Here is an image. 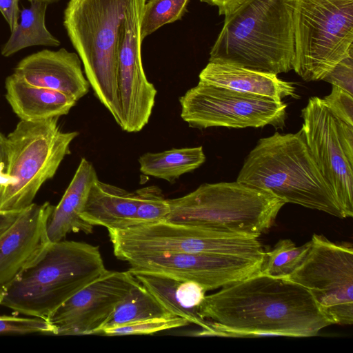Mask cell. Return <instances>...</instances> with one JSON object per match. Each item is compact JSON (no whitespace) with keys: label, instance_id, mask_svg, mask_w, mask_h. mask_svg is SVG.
<instances>
[{"label":"cell","instance_id":"484cf974","mask_svg":"<svg viewBox=\"0 0 353 353\" xmlns=\"http://www.w3.org/2000/svg\"><path fill=\"white\" fill-rule=\"evenodd\" d=\"M310 245V241L296 246L290 239L279 240L271 250L265 252L259 272L285 278L301 263Z\"/></svg>","mask_w":353,"mask_h":353},{"label":"cell","instance_id":"e0dca14e","mask_svg":"<svg viewBox=\"0 0 353 353\" xmlns=\"http://www.w3.org/2000/svg\"><path fill=\"white\" fill-rule=\"evenodd\" d=\"M13 74L30 85L63 92L77 101L90 87L79 55L64 48L43 50L28 56L17 64Z\"/></svg>","mask_w":353,"mask_h":353},{"label":"cell","instance_id":"2e32d148","mask_svg":"<svg viewBox=\"0 0 353 353\" xmlns=\"http://www.w3.org/2000/svg\"><path fill=\"white\" fill-rule=\"evenodd\" d=\"M54 207L49 202L32 203L0 236V290L50 243L47 225Z\"/></svg>","mask_w":353,"mask_h":353},{"label":"cell","instance_id":"7c38bea8","mask_svg":"<svg viewBox=\"0 0 353 353\" xmlns=\"http://www.w3.org/2000/svg\"><path fill=\"white\" fill-rule=\"evenodd\" d=\"M307 145L345 218L353 216V125L312 97L301 110Z\"/></svg>","mask_w":353,"mask_h":353},{"label":"cell","instance_id":"7402d4cb","mask_svg":"<svg viewBox=\"0 0 353 353\" xmlns=\"http://www.w3.org/2000/svg\"><path fill=\"white\" fill-rule=\"evenodd\" d=\"M6 99L21 121H36L68 114L77 101L51 89L30 85L14 74L5 83Z\"/></svg>","mask_w":353,"mask_h":353},{"label":"cell","instance_id":"4dcf8cb0","mask_svg":"<svg viewBox=\"0 0 353 353\" xmlns=\"http://www.w3.org/2000/svg\"><path fill=\"white\" fill-rule=\"evenodd\" d=\"M331 92L323 99L330 111L346 123L353 125V95L332 85Z\"/></svg>","mask_w":353,"mask_h":353},{"label":"cell","instance_id":"f1b7e54d","mask_svg":"<svg viewBox=\"0 0 353 353\" xmlns=\"http://www.w3.org/2000/svg\"><path fill=\"white\" fill-rule=\"evenodd\" d=\"M190 323L182 317L168 316L128 323L102 329L98 334L106 336L149 334L176 327H184Z\"/></svg>","mask_w":353,"mask_h":353},{"label":"cell","instance_id":"8d00e7d4","mask_svg":"<svg viewBox=\"0 0 353 353\" xmlns=\"http://www.w3.org/2000/svg\"><path fill=\"white\" fill-rule=\"evenodd\" d=\"M29 1H32V0H29ZM37 1H40L45 2V3H48V4H50V3L59 1L60 0H37Z\"/></svg>","mask_w":353,"mask_h":353},{"label":"cell","instance_id":"7a4b0ae2","mask_svg":"<svg viewBox=\"0 0 353 353\" xmlns=\"http://www.w3.org/2000/svg\"><path fill=\"white\" fill-rule=\"evenodd\" d=\"M294 0H245L224 23L209 61L279 74L293 70Z\"/></svg>","mask_w":353,"mask_h":353},{"label":"cell","instance_id":"5b68a950","mask_svg":"<svg viewBox=\"0 0 353 353\" xmlns=\"http://www.w3.org/2000/svg\"><path fill=\"white\" fill-rule=\"evenodd\" d=\"M131 0H70L63 25L94 94L121 124L119 49Z\"/></svg>","mask_w":353,"mask_h":353},{"label":"cell","instance_id":"d590c367","mask_svg":"<svg viewBox=\"0 0 353 353\" xmlns=\"http://www.w3.org/2000/svg\"><path fill=\"white\" fill-rule=\"evenodd\" d=\"M21 211H0V236L15 221Z\"/></svg>","mask_w":353,"mask_h":353},{"label":"cell","instance_id":"f546056e","mask_svg":"<svg viewBox=\"0 0 353 353\" xmlns=\"http://www.w3.org/2000/svg\"><path fill=\"white\" fill-rule=\"evenodd\" d=\"M53 334V327L47 319L0 316V334Z\"/></svg>","mask_w":353,"mask_h":353},{"label":"cell","instance_id":"e575fe53","mask_svg":"<svg viewBox=\"0 0 353 353\" xmlns=\"http://www.w3.org/2000/svg\"><path fill=\"white\" fill-rule=\"evenodd\" d=\"M218 8L219 15L228 17L233 13L245 0H201Z\"/></svg>","mask_w":353,"mask_h":353},{"label":"cell","instance_id":"d6a6232c","mask_svg":"<svg viewBox=\"0 0 353 353\" xmlns=\"http://www.w3.org/2000/svg\"><path fill=\"white\" fill-rule=\"evenodd\" d=\"M19 1V0H0V12L8 23L10 31L18 23L20 13Z\"/></svg>","mask_w":353,"mask_h":353},{"label":"cell","instance_id":"9c48e42d","mask_svg":"<svg viewBox=\"0 0 353 353\" xmlns=\"http://www.w3.org/2000/svg\"><path fill=\"white\" fill-rule=\"evenodd\" d=\"M114 255L126 261L148 254L196 253L263 259L259 238L161 221L108 230Z\"/></svg>","mask_w":353,"mask_h":353},{"label":"cell","instance_id":"8fae6325","mask_svg":"<svg viewBox=\"0 0 353 353\" xmlns=\"http://www.w3.org/2000/svg\"><path fill=\"white\" fill-rule=\"evenodd\" d=\"M181 117L193 128L285 126L287 105L282 101L242 93L199 81L179 98Z\"/></svg>","mask_w":353,"mask_h":353},{"label":"cell","instance_id":"3957f363","mask_svg":"<svg viewBox=\"0 0 353 353\" xmlns=\"http://www.w3.org/2000/svg\"><path fill=\"white\" fill-rule=\"evenodd\" d=\"M236 181L268 191L285 203L345 218L301 129L260 139L246 157Z\"/></svg>","mask_w":353,"mask_h":353},{"label":"cell","instance_id":"277c9868","mask_svg":"<svg viewBox=\"0 0 353 353\" xmlns=\"http://www.w3.org/2000/svg\"><path fill=\"white\" fill-rule=\"evenodd\" d=\"M98 246L59 241L0 290V305L47 319L72 295L106 272Z\"/></svg>","mask_w":353,"mask_h":353},{"label":"cell","instance_id":"d4e9b609","mask_svg":"<svg viewBox=\"0 0 353 353\" xmlns=\"http://www.w3.org/2000/svg\"><path fill=\"white\" fill-rule=\"evenodd\" d=\"M168 316H172V314L169 313L138 281L117 305L111 317L102 329L140 320Z\"/></svg>","mask_w":353,"mask_h":353},{"label":"cell","instance_id":"603a6c76","mask_svg":"<svg viewBox=\"0 0 353 353\" xmlns=\"http://www.w3.org/2000/svg\"><path fill=\"white\" fill-rule=\"evenodd\" d=\"M205 161L202 146L146 152L139 158V170L142 174L170 183L199 168Z\"/></svg>","mask_w":353,"mask_h":353},{"label":"cell","instance_id":"ffe728a7","mask_svg":"<svg viewBox=\"0 0 353 353\" xmlns=\"http://www.w3.org/2000/svg\"><path fill=\"white\" fill-rule=\"evenodd\" d=\"M98 179L93 165L82 158L61 201L54 207L47 233L50 242H57L70 232L90 234L93 225L81 217L90 188Z\"/></svg>","mask_w":353,"mask_h":353},{"label":"cell","instance_id":"4316f807","mask_svg":"<svg viewBox=\"0 0 353 353\" xmlns=\"http://www.w3.org/2000/svg\"><path fill=\"white\" fill-rule=\"evenodd\" d=\"M189 0H148L140 21L141 39L155 32L161 26L181 18Z\"/></svg>","mask_w":353,"mask_h":353},{"label":"cell","instance_id":"cb8c5ba5","mask_svg":"<svg viewBox=\"0 0 353 353\" xmlns=\"http://www.w3.org/2000/svg\"><path fill=\"white\" fill-rule=\"evenodd\" d=\"M30 6L20 11L21 21L1 49V54L9 57L33 46H59V41L46 28L45 16L48 3L32 0Z\"/></svg>","mask_w":353,"mask_h":353},{"label":"cell","instance_id":"30bf717a","mask_svg":"<svg viewBox=\"0 0 353 353\" xmlns=\"http://www.w3.org/2000/svg\"><path fill=\"white\" fill-rule=\"evenodd\" d=\"M301 263L287 276L312 296L332 323H353V248L314 234Z\"/></svg>","mask_w":353,"mask_h":353},{"label":"cell","instance_id":"9a60e30c","mask_svg":"<svg viewBox=\"0 0 353 353\" xmlns=\"http://www.w3.org/2000/svg\"><path fill=\"white\" fill-rule=\"evenodd\" d=\"M263 259L196 253L138 256L128 271L165 274L200 284L206 291L223 288L259 272Z\"/></svg>","mask_w":353,"mask_h":353},{"label":"cell","instance_id":"8992f818","mask_svg":"<svg viewBox=\"0 0 353 353\" xmlns=\"http://www.w3.org/2000/svg\"><path fill=\"white\" fill-rule=\"evenodd\" d=\"M168 203L166 221L255 238L272 228L285 204L268 191L237 181L203 183Z\"/></svg>","mask_w":353,"mask_h":353},{"label":"cell","instance_id":"5bb4252c","mask_svg":"<svg viewBox=\"0 0 353 353\" xmlns=\"http://www.w3.org/2000/svg\"><path fill=\"white\" fill-rule=\"evenodd\" d=\"M138 282L128 270H106L81 289L49 316L56 335L98 334L117 305Z\"/></svg>","mask_w":353,"mask_h":353},{"label":"cell","instance_id":"1f68e13d","mask_svg":"<svg viewBox=\"0 0 353 353\" xmlns=\"http://www.w3.org/2000/svg\"><path fill=\"white\" fill-rule=\"evenodd\" d=\"M353 55L343 59L323 79L352 94Z\"/></svg>","mask_w":353,"mask_h":353},{"label":"cell","instance_id":"4fadbf2b","mask_svg":"<svg viewBox=\"0 0 353 353\" xmlns=\"http://www.w3.org/2000/svg\"><path fill=\"white\" fill-rule=\"evenodd\" d=\"M146 0H131L119 49L118 92L121 128L141 131L148 124L157 90L144 72L141 60V17Z\"/></svg>","mask_w":353,"mask_h":353},{"label":"cell","instance_id":"83f0119b","mask_svg":"<svg viewBox=\"0 0 353 353\" xmlns=\"http://www.w3.org/2000/svg\"><path fill=\"white\" fill-rule=\"evenodd\" d=\"M135 192L138 197V205L133 226L167 220L170 208L168 199H165L161 188L156 185H149Z\"/></svg>","mask_w":353,"mask_h":353},{"label":"cell","instance_id":"44dd1931","mask_svg":"<svg viewBox=\"0 0 353 353\" xmlns=\"http://www.w3.org/2000/svg\"><path fill=\"white\" fill-rule=\"evenodd\" d=\"M137 205L135 191L129 192L97 179L90 188L81 217L93 226L125 229L134 225Z\"/></svg>","mask_w":353,"mask_h":353},{"label":"cell","instance_id":"52a82bcc","mask_svg":"<svg viewBox=\"0 0 353 353\" xmlns=\"http://www.w3.org/2000/svg\"><path fill=\"white\" fill-rule=\"evenodd\" d=\"M59 117L20 121L6 137L8 182L0 211H20L32 203L41 185L55 175L78 132H63Z\"/></svg>","mask_w":353,"mask_h":353},{"label":"cell","instance_id":"836d02e7","mask_svg":"<svg viewBox=\"0 0 353 353\" xmlns=\"http://www.w3.org/2000/svg\"><path fill=\"white\" fill-rule=\"evenodd\" d=\"M8 147L6 137L0 132V199L8 182Z\"/></svg>","mask_w":353,"mask_h":353},{"label":"cell","instance_id":"ac0fdd59","mask_svg":"<svg viewBox=\"0 0 353 353\" xmlns=\"http://www.w3.org/2000/svg\"><path fill=\"white\" fill-rule=\"evenodd\" d=\"M132 274L169 313L201 327L203 330L199 335L210 336L209 322L199 313L207 292L203 286L159 273L134 272Z\"/></svg>","mask_w":353,"mask_h":353},{"label":"cell","instance_id":"6da1fadb","mask_svg":"<svg viewBox=\"0 0 353 353\" xmlns=\"http://www.w3.org/2000/svg\"><path fill=\"white\" fill-rule=\"evenodd\" d=\"M199 313L217 336L311 337L333 325L306 289L260 272L205 296Z\"/></svg>","mask_w":353,"mask_h":353},{"label":"cell","instance_id":"d6986e66","mask_svg":"<svg viewBox=\"0 0 353 353\" xmlns=\"http://www.w3.org/2000/svg\"><path fill=\"white\" fill-rule=\"evenodd\" d=\"M199 77L200 82L278 101L287 97H297L293 83L279 79L277 74L228 63L209 61Z\"/></svg>","mask_w":353,"mask_h":353},{"label":"cell","instance_id":"ba28073f","mask_svg":"<svg viewBox=\"0 0 353 353\" xmlns=\"http://www.w3.org/2000/svg\"><path fill=\"white\" fill-rule=\"evenodd\" d=\"M293 70L305 81L323 80L353 55V0H294Z\"/></svg>","mask_w":353,"mask_h":353}]
</instances>
